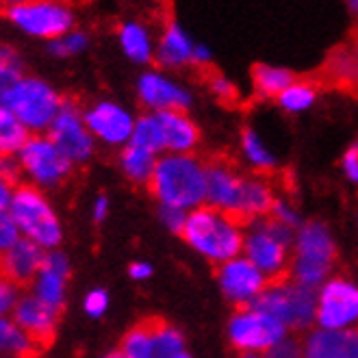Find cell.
Masks as SVG:
<instances>
[{
	"label": "cell",
	"instance_id": "e575fe53",
	"mask_svg": "<svg viewBox=\"0 0 358 358\" xmlns=\"http://www.w3.org/2000/svg\"><path fill=\"white\" fill-rule=\"evenodd\" d=\"M17 241H20V228L15 220L11 217L9 208L0 210V255L9 252Z\"/></svg>",
	"mask_w": 358,
	"mask_h": 358
},
{
	"label": "cell",
	"instance_id": "681fc988",
	"mask_svg": "<svg viewBox=\"0 0 358 358\" xmlns=\"http://www.w3.org/2000/svg\"><path fill=\"white\" fill-rule=\"evenodd\" d=\"M243 358H259V356H257V354H245Z\"/></svg>",
	"mask_w": 358,
	"mask_h": 358
},
{
	"label": "cell",
	"instance_id": "484cf974",
	"mask_svg": "<svg viewBox=\"0 0 358 358\" xmlns=\"http://www.w3.org/2000/svg\"><path fill=\"white\" fill-rule=\"evenodd\" d=\"M120 165L129 180H133L137 185H148L155 174L157 159L152 152L139 148V145L126 143L120 155Z\"/></svg>",
	"mask_w": 358,
	"mask_h": 358
},
{
	"label": "cell",
	"instance_id": "8d00e7d4",
	"mask_svg": "<svg viewBox=\"0 0 358 358\" xmlns=\"http://www.w3.org/2000/svg\"><path fill=\"white\" fill-rule=\"evenodd\" d=\"M107 306H109V296L102 289H94L85 298V310L92 317H100V315L107 310Z\"/></svg>",
	"mask_w": 358,
	"mask_h": 358
},
{
	"label": "cell",
	"instance_id": "e0dca14e",
	"mask_svg": "<svg viewBox=\"0 0 358 358\" xmlns=\"http://www.w3.org/2000/svg\"><path fill=\"white\" fill-rule=\"evenodd\" d=\"M83 117H85V124L94 137L111 145L129 143L137 124V120L129 109H124L122 104L111 100L96 102L94 107H90L83 113Z\"/></svg>",
	"mask_w": 358,
	"mask_h": 358
},
{
	"label": "cell",
	"instance_id": "44dd1931",
	"mask_svg": "<svg viewBox=\"0 0 358 358\" xmlns=\"http://www.w3.org/2000/svg\"><path fill=\"white\" fill-rule=\"evenodd\" d=\"M70 278V263L61 252H48L44 265H41L35 285L33 296L44 304L61 310L63 300H66V282Z\"/></svg>",
	"mask_w": 358,
	"mask_h": 358
},
{
	"label": "cell",
	"instance_id": "d4e9b609",
	"mask_svg": "<svg viewBox=\"0 0 358 358\" xmlns=\"http://www.w3.org/2000/svg\"><path fill=\"white\" fill-rule=\"evenodd\" d=\"M252 90L263 100H276L293 80V72L282 66H273V63H257L252 68Z\"/></svg>",
	"mask_w": 358,
	"mask_h": 358
},
{
	"label": "cell",
	"instance_id": "d6986e66",
	"mask_svg": "<svg viewBox=\"0 0 358 358\" xmlns=\"http://www.w3.org/2000/svg\"><path fill=\"white\" fill-rule=\"evenodd\" d=\"M59 313L61 310L44 304L35 296H29V298H22L15 304L13 320L29 334V339L37 345V350H41V348H48L55 339Z\"/></svg>",
	"mask_w": 358,
	"mask_h": 358
},
{
	"label": "cell",
	"instance_id": "74e56055",
	"mask_svg": "<svg viewBox=\"0 0 358 358\" xmlns=\"http://www.w3.org/2000/svg\"><path fill=\"white\" fill-rule=\"evenodd\" d=\"M161 217L165 222V226L174 230V233H182V228H185V222H187V215H185V210L182 208H174V206H163L161 208Z\"/></svg>",
	"mask_w": 358,
	"mask_h": 358
},
{
	"label": "cell",
	"instance_id": "6da1fadb",
	"mask_svg": "<svg viewBox=\"0 0 358 358\" xmlns=\"http://www.w3.org/2000/svg\"><path fill=\"white\" fill-rule=\"evenodd\" d=\"M148 189L163 206H198L206 200V165L194 155H167L157 161Z\"/></svg>",
	"mask_w": 358,
	"mask_h": 358
},
{
	"label": "cell",
	"instance_id": "cb8c5ba5",
	"mask_svg": "<svg viewBox=\"0 0 358 358\" xmlns=\"http://www.w3.org/2000/svg\"><path fill=\"white\" fill-rule=\"evenodd\" d=\"M117 44L126 59L137 66H148L157 55V35L155 31L139 22V20H126L117 29Z\"/></svg>",
	"mask_w": 358,
	"mask_h": 358
},
{
	"label": "cell",
	"instance_id": "ab89813d",
	"mask_svg": "<svg viewBox=\"0 0 358 358\" xmlns=\"http://www.w3.org/2000/svg\"><path fill=\"white\" fill-rule=\"evenodd\" d=\"M298 356V348L293 341H280L278 345H273L269 350V358H296Z\"/></svg>",
	"mask_w": 358,
	"mask_h": 358
},
{
	"label": "cell",
	"instance_id": "60d3db41",
	"mask_svg": "<svg viewBox=\"0 0 358 358\" xmlns=\"http://www.w3.org/2000/svg\"><path fill=\"white\" fill-rule=\"evenodd\" d=\"M15 176H17V167L13 165V161L5 155H0V178L13 182Z\"/></svg>",
	"mask_w": 358,
	"mask_h": 358
},
{
	"label": "cell",
	"instance_id": "277c9868",
	"mask_svg": "<svg viewBox=\"0 0 358 358\" xmlns=\"http://www.w3.org/2000/svg\"><path fill=\"white\" fill-rule=\"evenodd\" d=\"M334 259L336 248L328 228L320 222H310L302 226L298 235L296 257L291 261V278L313 291L326 280Z\"/></svg>",
	"mask_w": 358,
	"mask_h": 358
},
{
	"label": "cell",
	"instance_id": "30bf717a",
	"mask_svg": "<svg viewBox=\"0 0 358 358\" xmlns=\"http://www.w3.org/2000/svg\"><path fill=\"white\" fill-rule=\"evenodd\" d=\"M20 165L39 187H57L72 172V161L63 155L50 137H31L20 150Z\"/></svg>",
	"mask_w": 358,
	"mask_h": 358
},
{
	"label": "cell",
	"instance_id": "f907efd6",
	"mask_svg": "<svg viewBox=\"0 0 358 358\" xmlns=\"http://www.w3.org/2000/svg\"><path fill=\"white\" fill-rule=\"evenodd\" d=\"M178 358H189V356H187V354H185V352H182V354H180V356H178Z\"/></svg>",
	"mask_w": 358,
	"mask_h": 358
},
{
	"label": "cell",
	"instance_id": "ac0fdd59",
	"mask_svg": "<svg viewBox=\"0 0 358 358\" xmlns=\"http://www.w3.org/2000/svg\"><path fill=\"white\" fill-rule=\"evenodd\" d=\"M198 41L178 22H167L157 35V55L155 63L165 72H178L194 66Z\"/></svg>",
	"mask_w": 358,
	"mask_h": 358
},
{
	"label": "cell",
	"instance_id": "ee69618b",
	"mask_svg": "<svg viewBox=\"0 0 358 358\" xmlns=\"http://www.w3.org/2000/svg\"><path fill=\"white\" fill-rule=\"evenodd\" d=\"M152 273V267L148 263H133L131 265V276L135 280H143V278H150Z\"/></svg>",
	"mask_w": 358,
	"mask_h": 358
},
{
	"label": "cell",
	"instance_id": "f35d334b",
	"mask_svg": "<svg viewBox=\"0 0 358 358\" xmlns=\"http://www.w3.org/2000/svg\"><path fill=\"white\" fill-rule=\"evenodd\" d=\"M343 172L350 180L358 182V143L350 145L348 152L343 155Z\"/></svg>",
	"mask_w": 358,
	"mask_h": 358
},
{
	"label": "cell",
	"instance_id": "d6a6232c",
	"mask_svg": "<svg viewBox=\"0 0 358 358\" xmlns=\"http://www.w3.org/2000/svg\"><path fill=\"white\" fill-rule=\"evenodd\" d=\"M206 87L208 92L213 94L215 100H220L222 104H235L239 100V90L233 80H230L228 76L220 74V72H213V74H208L206 78Z\"/></svg>",
	"mask_w": 358,
	"mask_h": 358
},
{
	"label": "cell",
	"instance_id": "f546056e",
	"mask_svg": "<svg viewBox=\"0 0 358 358\" xmlns=\"http://www.w3.org/2000/svg\"><path fill=\"white\" fill-rule=\"evenodd\" d=\"M0 352L3 354H13L20 358H31L39 350L37 345L29 339V334L20 328L15 322H9L0 317Z\"/></svg>",
	"mask_w": 358,
	"mask_h": 358
},
{
	"label": "cell",
	"instance_id": "603a6c76",
	"mask_svg": "<svg viewBox=\"0 0 358 358\" xmlns=\"http://www.w3.org/2000/svg\"><path fill=\"white\" fill-rule=\"evenodd\" d=\"M302 358H358V330H315Z\"/></svg>",
	"mask_w": 358,
	"mask_h": 358
},
{
	"label": "cell",
	"instance_id": "b9f144b4",
	"mask_svg": "<svg viewBox=\"0 0 358 358\" xmlns=\"http://www.w3.org/2000/svg\"><path fill=\"white\" fill-rule=\"evenodd\" d=\"M210 61H213V52H210V48L206 44H198L196 46V55H194V66L206 68Z\"/></svg>",
	"mask_w": 358,
	"mask_h": 358
},
{
	"label": "cell",
	"instance_id": "7402d4cb",
	"mask_svg": "<svg viewBox=\"0 0 358 358\" xmlns=\"http://www.w3.org/2000/svg\"><path fill=\"white\" fill-rule=\"evenodd\" d=\"M44 259V248L31 239H20L9 252L0 255V273L13 285H27L37 278Z\"/></svg>",
	"mask_w": 358,
	"mask_h": 358
},
{
	"label": "cell",
	"instance_id": "8992f818",
	"mask_svg": "<svg viewBox=\"0 0 358 358\" xmlns=\"http://www.w3.org/2000/svg\"><path fill=\"white\" fill-rule=\"evenodd\" d=\"M29 131H46L59 115L63 100L61 96L39 78H22L7 96L5 104Z\"/></svg>",
	"mask_w": 358,
	"mask_h": 358
},
{
	"label": "cell",
	"instance_id": "1f68e13d",
	"mask_svg": "<svg viewBox=\"0 0 358 358\" xmlns=\"http://www.w3.org/2000/svg\"><path fill=\"white\" fill-rule=\"evenodd\" d=\"M129 143L139 145V148L148 150L152 155L163 150V137H161V129H159V122H157L155 113H145V115L137 117L135 131H133V137Z\"/></svg>",
	"mask_w": 358,
	"mask_h": 358
},
{
	"label": "cell",
	"instance_id": "f6af8a7d",
	"mask_svg": "<svg viewBox=\"0 0 358 358\" xmlns=\"http://www.w3.org/2000/svg\"><path fill=\"white\" fill-rule=\"evenodd\" d=\"M107 213H109V202H107V198H104V196H100L96 200V204H94V220L102 222L104 217H107Z\"/></svg>",
	"mask_w": 358,
	"mask_h": 358
},
{
	"label": "cell",
	"instance_id": "7dc6e473",
	"mask_svg": "<svg viewBox=\"0 0 358 358\" xmlns=\"http://www.w3.org/2000/svg\"><path fill=\"white\" fill-rule=\"evenodd\" d=\"M343 5H345V9H348L352 15L358 17V0H343Z\"/></svg>",
	"mask_w": 358,
	"mask_h": 358
},
{
	"label": "cell",
	"instance_id": "d590c367",
	"mask_svg": "<svg viewBox=\"0 0 358 358\" xmlns=\"http://www.w3.org/2000/svg\"><path fill=\"white\" fill-rule=\"evenodd\" d=\"M17 285H13L9 278L0 273V317H5V313L15 308L17 304Z\"/></svg>",
	"mask_w": 358,
	"mask_h": 358
},
{
	"label": "cell",
	"instance_id": "4fadbf2b",
	"mask_svg": "<svg viewBox=\"0 0 358 358\" xmlns=\"http://www.w3.org/2000/svg\"><path fill=\"white\" fill-rule=\"evenodd\" d=\"M48 137L72 163H85L94 155V135L78 107L70 100H63L59 115L48 129Z\"/></svg>",
	"mask_w": 358,
	"mask_h": 358
},
{
	"label": "cell",
	"instance_id": "ba28073f",
	"mask_svg": "<svg viewBox=\"0 0 358 358\" xmlns=\"http://www.w3.org/2000/svg\"><path fill=\"white\" fill-rule=\"evenodd\" d=\"M182 345V334L170 322L148 317L126 332L122 352L126 358H178Z\"/></svg>",
	"mask_w": 358,
	"mask_h": 358
},
{
	"label": "cell",
	"instance_id": "c3c4849f",
	"mask_svg": "<svg viewBox=\"0 0 358 358\" xmlns=\"http://www.w3.org/2000/svg\"><path fill=\"white\" fill-rule=\"evenodd\" d=\"M102 358H126V354L120 350V352H109L107 356H102Z\"/></svg>",
	"mask_w": 358,
	"mask_h": 358
},
{
	"label": "cell",
	"instance_id": "8fae6325",
	"mask_svg": "<svg viewBox=\"0 0 358 358\" xmlns=\"http://www.w3.org/2000/svg\"><path fill=\"white\" fill-rule=\"evenodd\" d=\"M137 98L148 113L159 111H187L194 96L185 83L165 70H145L137 78Z\"/></svg>",
	"mask_w": 358,
	"mask_h": 358
},
{
	"label": "cell",
	"instance_id": "3957f363",
	"mask_svg": "<svg viewBox=\"0 0 358 358\" xmlns=\"http://www.w3.org/2000/svg\"><path fill=\"white\" fill-rule=\"evenodd\" d=\"M291 226L265 217L255 224L245 237V255L248 261L255 263L263 276L267 278V287L280 285L291 280V259H289V248L293 241Z\"/></svg>",
	"mask_w": 358,
	"mask_h": 358
},
{
	"label": "cell",
	"instance_id": "9c48e42d",
	"mask_svg": "<svg viewBox=\"0 0 358 358\" xmlns=\"http://www.w3.org/2000/svg\"><path fill=\"white\" fill-rule=\"evenodd\" d=\"M287 326L280 324L271 315L257 310L252 306H239L228 326V334L233 345L241 352L257 354L263 350H271L285 339Z\"/></svg>",
	"mask_w": 358,
	"mask_h": 358
},
{
	"label": "cell",
	"instance_id": "2e32d148",
	"mask_svg": "<svg viewBox=\"0 0 358 358\" xmlns=\"http://www.w3.org/2000/svg\"><path fill=\"white\" fill-rule=\"evenodd\" d=\"M217 280L224 296L239 306L255 302L267 289V278L263 271L248 259H233L217 267Z\"/></svg>",
	"mask_w": 358,
	"mask_h": 358
},
{
	"label": "cell",
	"instance_id": "9a60e30c",
	"mask_svg": "<svg viewBox=\"0 0 358 358\" xmlns=\"http://www.w3.org/2000/svg\"><path fill=\"white\" fill-rule=\"evenodd\" d=\"M206 200L235 220L245 178L237 172L235 163L226 157H213L206 163Z\"/></svg>",
	"mask_w": 358,
	"mask_h": 358
},
{
	"label": "cell",
	"instance_id": "7a4b0ae2",
	"mask_svg": "<svg viewBox=\"0 0 358 358\" xmlns=\"http://www.w3.org/2000/svg\"><path fill=\"white\" fill-rule=\"evenodd\" d=\"M241 228L243 226L224 210L202 206L187 215L180 237L194 250H198L202 257L222 265L226 261L237 259L241 252L245 243Z\"/></svg>",
	"mask_w": 358,
	"mask_h": 358
},
{
	"label": "cell",
	"instance_id": "5bb4252c",
	"mask_svg": "<svg viewBox=\"0 0 358 358\" xmlns=\"http://www.w3.org/2000/svg\"><path fill=\"white\" fill-rule=\"evenodd\" d=\"M326 330H345L358 322V287L345 278H334L324 285L315 313Z\"/></svg>",
	"mask_w": 358,
	"mask_h": 358
},
{
	"label": "cell",
	"instance_id": "7c38bea8",
	"mask_svg": "<svg viewBox=\"0 0 358 358\" xmlns=\"http://www.w3.org/2000/svg\"><path fill=\"white\" fill-rule=\"evenodd\" d=\"M13 22L35 37L59 39L72 31V11L57 0H29L9 13Z\"/></svg>",
	"mask_w": 358,
	"mask_h": 358
},
{
	"label": "cell",
	"instance_id": "f1b7e54d",
	"mask_svg": "<svg viewBox=\"0 0 358 358\" xmlns=\"http://www.w3.org/2000/svg\"><path fill=\"white\" fill-rule=\"evenodd\" d=\"M241 150L261 176L271 178V172L276 170V159L271 157V152L267 150V145L263 143L261 135L255 129H248L245 126L241 131Z\"/></svg>",
	"mask_w": 358,
	"mask_h": 358
},
{
	"label": "cell",
	"instance_id": "ffe728a7",
	"mask_svg": "<svg viewBox=\"0 0 358 358\" xmlns=\"http://www.w3.org/2000/svg\"><path fill=\"white\" fill-rule=\"evenodd\" d=\"M155 115L163 137V150L170 155H194L202 137L196 120L187 111H159Z\"/></svg>",
	"mask_w": 358,
	"mask_h": 358
},
{
	"label": "cell",
	"instance_id": "836d02e7",
	"mask_svg": "<svg viewBox=\"0 0 358 358\" xmlns=\"http://www.w3.org/2000/svg\"><path fill=\"white\" fill-rule=\"evenodd\" d=\"M90 37L80 31H70L68 35H63L59 39H52L50 44V52L59 55V57H70V55H78L87 48Z\"/></svg>",
	"mask_w": 358,
	"mask_h": 358
},
{
	"label": "cell",
	"instance_id": "83f0119b",
	"mask_svg": "<svg viewBox=\"0 0 358 358\" xmlns=\"http://www.w3.org/2000/svg\"><path fill=\"white\" fill-rule=\"evenodd\" d=\"M317 85L310 80H293L291 85L276 98L278 107L287 113H304L317 102Z\"/></svg>",
	"mask_w": 358,
	"mask_h": 358
},
{
	"label": "cell",
	"instance_id": "4316f807",
	"mask_svg": "<svg viewBox=\"0 0 358 358\" xmlns=\"http://www.w3.org/2000/svg\"><path fill=\"white\" fill-rule=\"evenodd\" d=\"M29 129L7 107L0 104V155L11 157L20 152L29 141Z\"/></svg>",
	"mask_w": 358,
	"mask_h": 358
},
{
	"label": "cell",
	"instance_id": "4dcf8cb0",
	"mask_svg": "<svg viewBox=\"0 0 358 358\" xmlns=\"http://www.w3.org/2000/svg\"><path fill=\"white\" fill-rule=\"evenodd\" d=\"M22 63L13 48L0 44V104H5L11 90L22 80Z\"/></svg>",
	"mask_w": 358,
	"mask_h": 358
},
{
	"label": "cell",
	"instance_id": "7bdbcfd3",
	"mask_svg": "<svg viewBox=\"0 0 358 358\" xmlns=\"http://www.w3.org/2000/svg\"><path fill=\"white\" fill-rule=\"evenodd\" d=\"M11 198H13V192H11V182L9 180H3L0 178V210H7L9 204H11Z\"/></svg>",
	"mask_w": 358,
	"mask_h": 358
},
{
	"label": "cell",
	"instance_id": "5b68a950",
	"mask_svg": "<svg viewBox=\"0 0 358 358\" xmlns=\"http://www.w3.org/2000/svg\"><path fill=\"white\" fill-rule=\"evenodd\" d=\"M9 213L24 239H31L33 243L50 250L59 245L61 224L39 189L31 185H20L13 192Z\"/></svg>",
	"mask_w": 358,
	"mask_h": 358
},
{
	"label": "cell",
	"instance_id": "52a82bcc",
	"mask_svg": "<svg viewBox=\"0 0 358 358\" xmlns=\"http://www.w3.org/2000/svg\"><path fill=\"white\" fill-rule=\"evenodd\" d=\"M248 306L263 310L271 315V317H276L280 324L296 328V330L310 326V322L315 320V313H317L313 291L291 280L267 287L261 296Z\"/></svg>",
	"mask_w": 358,
	"mask_h": 358
},
{
	"label": "cell",
	"instance_id": "bcb514c9",
	"mask_svg": "<svg viewBox=\"0 0 358 358\" xmlns=\"http://www.w3.org/2000/svg\"><path fill=\"white\" fill-rule=\"evenodd\" d=\"M29 3V0H0V13H11L13 9H17L20 5Z\"/></svg>",
	"mask_w": 358,
	"mask_h": 358
}]
</instances>
